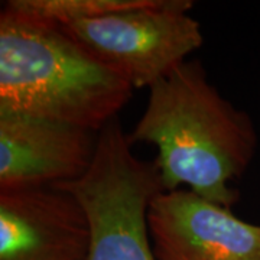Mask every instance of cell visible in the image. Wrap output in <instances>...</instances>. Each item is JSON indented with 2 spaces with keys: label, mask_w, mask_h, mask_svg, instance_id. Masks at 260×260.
I'll return each mask as SVG.
<instances>
[{
  "label": "cell",
  "mask_w": 260,
  "mask_h": 260,
  "mask_svg": "<svg viewBox=\"0 0 260 260\" xmlns=\"http://www.w3.org/2000/svg\"><path fill=\"white\" fill-rule=\"evenodd\" d=\"M152 0H9L5 8L32 18L67 25L121 10L148 6Z\"/></svg>",
  "instance_id": "cell-8"
},
{
  "label": "cell",
  "mask_w": 260,
  "mask_h": 260,
  "mask_svg": "<svg viewBox=\"0 0 260 260\" xmlns=\"http://www.w3.org/2000/svg\"><path fill=\"white\" fill-rule=\"evenodd\" d=\"M99 133L0 109V191L73 182L90 169Z\"/></svg>",
  "instance_id": "cell-6"
},
{
  "label": "cell",
  "mask_w": 260,
  "mask_h": 260,
  "mask_svg": "<svg viewBox=\"0 0 260 260\" xmlns=\"http://www.w3.org/2000/svg\"><path fill=\"white\" fill-rule=\"evenodd\" d=\"M148 224L158 260H260V225L191 189L159 192Z\"/></svg>",
  "instance_id": "cell-5"
},
{
  "label": "cell",
  "mask_w": 260,
  "mask_h": 260,
  "mask_svg": "<svg viewBox=\"0 0 260 260\" xmlns=\"http://www.w3.org/2000/svg\"><path fill=\"white\" fill-rule=\"evenodd\" d=\"M74 197L90 225L87 260H158L150 244L148 213L165 191L155 160L138 158L119 117L97 138L90 169L73 182L55 185Z\"/></svg>",
  "instance_id": "cell-3"
},
{
  "label": "cell",
  "mask_w": 260,
  "mask_h": 260,
  "mask_svg": "<svg viewBox=\"0 0 260 260\" xmlns=\"http://www.w3.org/2000/svg\"><path fill=\"white\" fill-rule=\"evenodd\" d=\"M192 5L152 0L143 8L61 26L133 88H150L203 45L201 26L188 15Z\"/></svg>",
  "instance_id": "cell-4"
},
{
  "label": "cell",
  "mask_w": 260,
  "mask_h": 260,
  "mask_svg": "<svg viewBox=\"0 0 260 260\" xmlns=\"http://www.w3.org/2000/svg\"><path fill=\"white\" fill-rule=\"evenodd\" d=\"M83 207L56 186L0 191V260H87Z\"/></svg>",
  "instance_id": "cell-7"
},
{
  "label": "cell",
  "mask_w": 260,
  "mask_h": 260,
  "mask_svg": "<svg viewBox=\"0 0 260 260\" xmlns=\"http://www.w3.org/2000/svg\"><path fill=\"white\" fill-rule=\"evenodd\" d=\"M129 142L152 143L165 191L188 186L230 208V185L250 165L257 136L250 116L236 109L208 81L198 61H185L149 88L146 109Z\"/></svg>",
  "instance_id": "cell-1"
},
{
  "label": "cell",
  "mask_w": 260,
  "mask_h": 260,
  "mask_svg": "<svg viewBox=\"0 0 260 260\" xmlns=\"http://www.w3.org/2000/svg\"><path fill=\"white\" fill-rule=\"evenodd\" d=\"M133 90L61 25L2 8L0 109L99 133Z\"/></svg>",
  "instance_id": "cell-2"
}]
</instances>
